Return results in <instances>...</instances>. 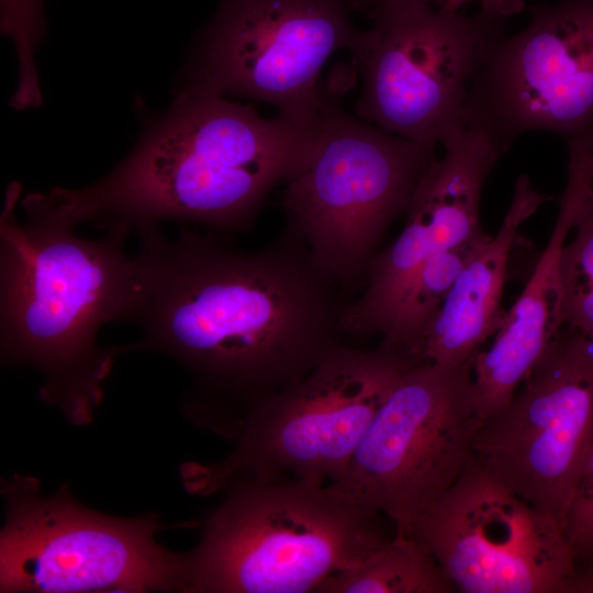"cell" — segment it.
<instances>
[{
  "instance_id": "obj_12",
  "label": "cell",
  "mask_w": 593,
  "mask_h": 593,
  "mask_svg": "<svg viewBox=\"0 0 593 593\" xmlns=\"http://www.w3.org/2000/svg\"><path fill=\"white\" fill-rule=\"evenodd\" d=\"M410 536L456 593H569L574 552L561 523L488 472L473 454Z\"/></svg>"
},
{
  "instance_id": "obj_9",
  "label": "cell",
  "mask_w": 593,
  "mask_h": 593,
  "mask_svg": "<svg viewBox=\"0 0 593 593\" xmlns=\"http://www.w3.org/2000/svg\"><path fill=\"white\" fill-rule=\"evenodd\" d=\"M472 360L421 363L409 370L374 416L344 475L327 489L380 513L394 533L410 536L473 454L481 421Z\"/></svg>"
},
{
  "instance_id": "obj_6",
  "label": "cell",
  "mask_w": 593,
  "mask_h": 593,
  "mask_svg": "<svg viewBox=\"0 0 593 593\" xmlns=\"http://www.w3.org/2000/svg\"><path fill=\"white\" fill-rule=\"evenodd\" d=\"M435 158V145L390 134L329 101L309 158L284 183V230L342 295L361 293L390 225Z\"/></svg>"
},
{
  "instance_id": "obj_2",
  "label": "cell",
  "mask_w": 593,
  "mask_h": 593,
  "mask_svg": "<svg viewBox=\"0 0 593 593\" xmlns=\"http://www.w3.org/2000/svg\"><path fill=\"white\" fill-rule=\"evenodd\" d=\"M318 125L266 119L250 104L182 89L109 175L45 199L75 227L93 222L130 233L178 221L220 234L249 231L270 192L309 158Z\"/></svg>"
},
{
  "instance_id": "obj_5",
  "label": "cell",
  "mask_w": 593,
  "mask_h": 593,
  "mask_svg": "<svg viewBox=\"0 0 593 593\" xmlns=\"http://www.w3.org/2000/svg\"><path fill=\"white\" fill-rule=\"evenodd\" d=\"M415 366L403 350L382 342L369 350L336 347L299 382L249 412L227 457L184 465L186 489L211 495L240 480L338 481L374 416Z\"/></svg>"
},
{
  "instance_id": "obj_18",
  "label": "cell",
  "mask_w": 593,
  "mask_h": 593,
  "mask_svg": "<svg viewBox=\"0 0 593 593\" xmlns=\"http://www.w3.org/2000/svg\"><path fill=\"white\" fill-rule=\"evenodd\" d=\"M43 4L44 0H0V30L12 40L19 59V83L10 100L16 110L42 103L34 52L45 32Z\"/></svg>"
},
{
  "instance_id": "obj_10",
  "label": "cell",
  "mask_w": 593,
  "mask_h": 593,
  "mask_svg": "<svg viewBox=\"0 0 593 593\" xmlns=\"http://www.w3.org/2000/svg\"><path fill=\"white\" fill-rule=\"evenodd\" d=\"M351 0H221L202 30L182 89L266 102L311 127L329 101L320 72L338 49H357Z\"/></svg>"
},
{
  "instance_id": "obj_16",
  "label": "cell",
  "mask_w": 593,
  "mask_h": 593,
  "mask_svg": "<svg viewBox=\"0 0 593 593\" xmlns=\"http://www.w3.org/2000/svg\"><path fill=\"white\" fill-rule=\"evenodd\" d=\"M552 198L535 189L527 175L516 179L500 228L470 257L438 312L406 349L415 363H462L496 333L505 315L501 299L518 230Z\"/></svg>"
},
{
  "instance_id": "obj_4",
  "label": "cell",
  "mask_w": 593,
  "mask_h": 593,
  "mask_svg": "<svg viewBox=\"0 0 593 593\" xmlns=\"http://www.w3.org/2000/svg\"><path fill=\"white\" fill-rule=\"evenodd\" d=\"M184 553L189 593H315L392 536L380 513L327 485L240 480Z\"/></svg>"
},
{
  "instance_id": "obj_13",
  "label": "cell",
  "mask_w": 593,
  "mask_h": 593,
  "mask_svg": "<svg viewBox=\"0 0 593 593\" xmlns=\"http://www.w3.org/2000/svg\"><path fill=\"white\" fill-rule=\"evenodd\" d=\"M593 439V343L563 325L512 400L483 419L473 456L561 523Z\"/></svg>"
},
{
  "instance_id": "obj_17",
  "label": "cell",
  "mask_w": 593,
  "mask_h": 593,
  "mask_svg": "<svg viewBox=\"0 0 593 593\" xmlns=\"http://www.w3.org/2000/svg\"><path fill=\"white\" fill-rule=\"evenodd\" d=\"M315 593H456V590L417 539L394 533L360 563L325 580Z\"/></svg>"
},
{
  "instance_id": "obj_7",
  "label": "cell",
  "mask_w": 593,
  "mask_h": 593,
  "mask_svg": "<svg viewBox=\"0 0 593 593\" xmlns=\"http://www.w3.org/2000/svg\"><path fill=\"white\" fill-rule=\"evenodd\" d=\"M523 5L483 0L473 15L423 3L370 12L373 24L353 53L362 79L356 114L403 138L443 143L465 126L477 68Z\"/></svg>"
},
{
  "instance_id": "obj_14",
  "label": "cell",
  "mask_w": 593,
  "mask_h": 593,
  "mask_svg": "<svg viewBox=\"0 0 593 593\" xmlns=\"http://www.w3.org/2000/svg\"><path fill=\"white\" fill-rule=\"evenodd\" d=\"M417 183L400 235L380 250L360 296L345 304L346 336L388 340L421 269L437 255L486 235L480 223L484 182L502 150L482 132L463 126L443 143Z\"/></svg>"
},
{
  "instance_id": "obj_8",
  "label": "cell",
  "mask_w": 593,
  "mask_h": 593,
  "mask_svg": "<svg viewBox=\"0 0 593 593\" xmlns=\"http://www.w3.org/2000/svg\"><path fill=\"white\" fill-rule=\"evenodd\" d=\"M1 492L0 592H183L184 553L156 541L164 527L155 515H105L68 484L45 496L36 479L18 474Z\"/></svg>"
},
{
  "instance_id": "obj_3",
  "label": "cell",
  "mask_w": 593,
  "mask_h": 593,
  "mask_svg": "<svg viewBox=\"0 0 593 593\" xmlns=\"http://www.w3.org/2000/svg\"><path fill=\"white\" fill-rule=\"evenodd\" d=\"M21 184L10 183L0 216V348L5 362L45 377L42 400L77 425L91 421L102 383L121 346L101 348L97 334L110 322L132 321L141 293L128 233L107 231L83 239L75 226L30 193L15 217Z\"/></svg>"
},
{
  "instance_id": "obj_19",
  "label": "cell",
  "mask_w": 593,
  "mask_h": 593,
  "mask_svg": "<svg viewBox=\"0 0 593 593\" xmlns=\"http://www.w3.org/2000/svg\"><path fill=\"white\" fill-rule=\"evenodd\" d=\"M561 526L574 552L569 593H593V439Z\"/></svg>"
},
{
  "instance_id": "obj_11",
  "label": "cell",
  "mask_w": 593,
  "mask_h": 593,
  "mask_svg": "<svg viewBox=\"0 0 593 593\" xmlns=\"http://www.w3.org/2000/svg\"><path fill=\"white\" fill-rule=\"evenodd\" d=\"M463 124L503 154L534 131L593 139V0L538 3L524 30L497 37L471 81Z\"/></svg>"
},
{
  "instance_id": "obj_20",
  "label": "cell",
  "mask_w": 593,
  "mask_h": 593,
  "mask_svg": "<svg viewBox=\"0 0 593 593\" xmlns=\"http://www.w3.org/2000/svg\"><path fill=\"white\" fill-rule=\"evenodd\" d=\"M573 230L574 237L561 255L563 296L593 287V190Z\"/></svg>"
},
{
  "instance_id": "obj_21",
  "label": "cell",
  "mask_w": 593,
  "mask_h": 593,
  "mask_svg": "<svg viewBox=\"0 0 593 593\" xmlns=\"http://www.w3.org/2000/svg\"><path fill=\"white\" fill-rule=\"evenodd\" d=\"M351 3L354 11H359L366 15L376 10L409 3L433 4L438 8L444 7V0H351Z\"/></svg>"
},
{
  "instance_id": "obj_15",
  "label": "cell",
  "mask_w": 593,
  "mask_h": 593,
  "mask_svg": "<svg viewBox=\"0 0 593 593\" xmlns=\"http://www.w3.org/2000/svg\"><path fill=\"white\" fill-rule=\"evenodd\" d=\"M566 187L548 243L517 300L505 313L492 345L472 360L475 411L483 421L514 396L563 326L561 255L593 190V142L568 145Z\"/></svg>"
},
{
  "instance_id": "obj_22",
  "label": "cell",
  "mask_w": 593,
  "mask_h": 593,
  "mask_svg": "<svg viewBox=\"0 0 593 593\" xmlns=\"http://www.w3.org/2000/svg\"><path fill=\"white\" fill-rule=\"evenodd\" d=\"M470 0H444L443 9L448 11H459V9Z\"/></svg>"
},
{
  "instance_id": "obj_1",
  "label": "cell",
  "mask_w": 593,
  "mask_h": 593,
  "mask_svg": "<svg viewBox=\"0 0 593 593\" xmlns=\"http://www.w3.org/2000/svg\"><path fill=\"white\" fill-rule=\"evenodd\" d=\"M141 293L133 316L143 332L127 350L165 354L194 379L189 414L235 437L249 412L290 388L333 349L344 296L287 230L256 251L182 228L136 231Z\"/></svg>"
}]
</instances>
